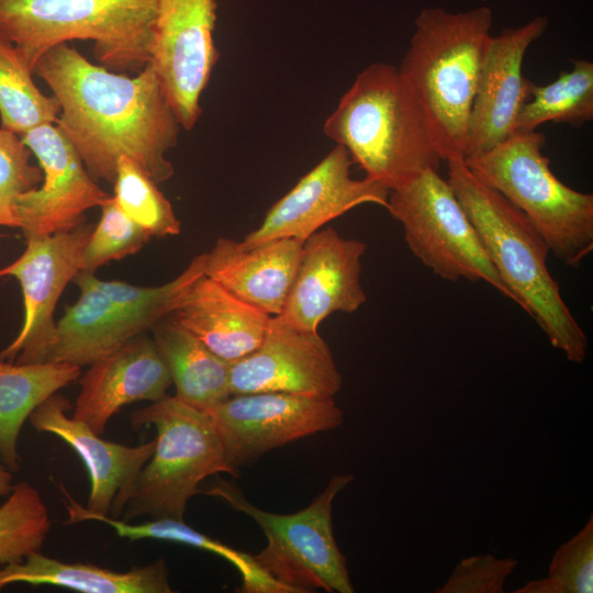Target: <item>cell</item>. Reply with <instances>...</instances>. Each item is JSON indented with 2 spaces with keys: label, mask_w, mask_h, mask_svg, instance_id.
Returning <instances> with one entry per match:
<instances>
[{
  "label": "cell",
  "mask_w": 593,
  "mask_h": 593,
  "mask_svg": "<svg viewBox=\"0 0 593 593\" xmlns=\"http://www.w3.org/2000/svg\"><path fill=\"white\" fill-rule=\"evenodd\" d=\"M89 366L80 378L71 416L100 435L122 407L158 401L172 384L153 338L144 333Z\"/></svg>",
  "instance_id": "ac0fdd59"
},
{
  "label": "cell",
  "mask_w": 593,
  "mask_h": 593,
  "mask_svg": "<svg viewBox=\"0 0 593 593\" xmlns=\"http://www.w3.org/2000/svg\"><path fill=\"white\" fill-rule=\"evenodd\" d=\"M51 518L40 492L27 482L13 484L0 505V564L22 562L41 551Z\"/></svg>",
  "instance_id": "f1b7e54d"
},
{
  "label": "cell",
  "mask_w": 593,
  "mask_h": 593,
  "mask_svg": "<svg viewBox=\"0 0 593 593\" xmlns=\"http://www.w3.org/2000/svg\"><path fill=\"white\" fill-rule=\"evenodd\" d=\"M205 412L228 465L236 470L270 450L335 429L344 422V411L334 398L284 392L233 394Z\"/></svg>",
  "instance_id": "30bf717a"
},
{
  "label": "cell",
  "mask_w": 593,
  "mask_h": 593,
  "mask_svg": "<svg viewBox=\"0 0 593 593\" xmlns=\"http://www.w3.org/2000/svg\"><path fill=\"white\" fill-rule=\"evenodd\" d=\"M353 480L351 473L334 475L310 505L292 514L271 513L255 506L236 484L221 478L200 493L223 500L258 524L267 545L254 559L289 593L317 589L353 593L346 557L337 546L332 522L334 499Z\"/></svg>",
  "instance_id": "ba28073f"
},
{
  "label": "cell",
  "mask_w": 593,
  "mask_h": 593,
  "mask_svg": "<svg viewBox=\"0 0 593 593\" xmlns=\"http://www.w3.org/2000/svg\"><path fill=\"white\" fill-rule=\"evenodd\" d=\"M134 429L154 426L155 449L135 478L114 497L109 516L132 522L183 521L188 501L214 474L238 477L231 467L208 412L165 395L130 415Z\"/></svg>",
  "instance_id": "5b68a950"
},
{
  "label": "cell",
  "mask_w": 593,
  "mask_h": 593,
  "mask_svg": "<svg viewBox=\"0 0 593 593\" xmlns=\"http://www.w3.org/2000/svg\"><path fill=\"white\" fill-rule=\"evenodd\" d=\"M593 516L553 553L548 577L532 580L514 593H592Z\"/></svg>",
  "instance_id": "4dcf8cb0"
},
{
  "label": "cell",
  "mask_w": 593,
  "mask_h": 593,
  "mask_svg": "<svg viewBox=\"0 0 593 593\" xmlns=\"http://www.w3.org/2000/svg\"><path fill=\"white\" fill-rule=\"evenodd\" d=\"M164 559L127 571L92 563L66 562L34 552L22 562L0 568V590L13 583L54 585L81 593H170Z\"/></svg>",
  "instance_id": "603a6c76"
},
{
  "label": "cell",
  "mask_w": 593,
  "mask_h": 593,
  "mask_svg": "<svg viewBox=\"0 0 593 593\" xmlns=\"http://www.w3.org/2000/svg\"><path fill=\"white\" fill-rule=\"evenodd\" d=\"M2 462H0V496H8L13 488V475Z\"/></svg>",
  "instance_id": "e575fe53"
},
{
  "label": "cell",
  "mask_w": 593,
  "mask_h": 593,
  "mask_svg": "<svg viewBox=\"0 0 593 593\" xmlns=\"http://www.w3.org/2000/svg\"><path fill=\"white\" fill-rule=\"evenodd\" d=\"M573 68L561 71L556 80L538 86L533 82L530 98L521 109L515 131H536L548 122L580 126L593 119V63L572 60Z\"/></svg>",
  "instance_id": "4316f807"
},
{
  "label": "cell",
  "mask_w": 593,
  "mask_h": 593,
  "mask_svg": "<svg viewBox=\"0 0 593 593\" xmlns=\"http://www.w3.org/2000/svg\"><path fill=\"white\" fill-rule=\"evenodd\" d=\"M366 243L342 237L326 227L303 242L283 310L278 317L305 332L335 312L353 313L366 301L361 258Z\"/></svg>",
  "instance_id": "2e32d148"
},
{
  "label": "cell",
  "mask_w": 593,
  "mask_h": 593,
  "mask_svg": "<svg viewBox=\"0 0 593 593\" xmlns=\"http://www.w3.org/2000/svg\"><path fill=\"white\" fill-rule=\"evenodd\" d=\"M401 223L412 254L448 281H483L512 300L483 242L438 170L428 169L389 193L385 208Z\"/></svg>",
  "instance_id": "9c48e42d"
},
{
  "label": "cell",
  "mask_w": 593,
  "mask_h": 593,
  "mask_svg": "<svg viewBox=\"0 0 593 593\" xmlns=\"http://www.w3.org/2000/svg\"><path fill=\"white\" fill-rule=\"evenodd\" d=\"M93 226L51 235L25 237L22 255L0 269V280L14 277L22 289L24 317L16 337L0 351V359L18 363L48 361L56 335L54 312L66 286L80 269L82 250Z\"/></svg>",
  "instance_id": "8fae6325"
},
{
  "label": "cell",
  "mask_w": 593,
  "mask_h": 593,
  "mask_svg": "<svg viewBox=\"0 0 593 593\" xmlns=\"http://www.w3.org/2000/svg\"><path fill=\"white\" fill-rule=\"evenodd\" d=\"M33 70L21 52L0 38L1 127L22 135L36 126L56 123L60 105L36 87Z\"/></svg>",
  "instance_id": "83f0119b"
},
{
  "label": "cell",
  "mask_w": 593,
  "mask_h": 593,
  "mask_svg": "<svg viewBox=\"0 0 593 593\" xmlns=\"http://www.w3.org/2000/svg\"><path fill=\"white\" fill-rule=\"evenodd\" d=\"M71 405L58 392L40 404L29 422L38 433H48L66 443L88 471L90 491L86 508L109 515L115 495L124 489L155 449V438L138 446L105 440L86 423L67 414Z\"/></svg>",
  "instance_id": "d6986e66"
},
{
  "label": "cell",
  "mask_w": 593,
  "mask_h": 593,
  "mask_svg": "<svg viewBox=\"0 0 593 593\" xmlns=\"http://www.w3.org/2000/svg\"><path fill=\"white\" fill-rule=\"evenodd\" d=\"M215 0H158L150 64L182 128H193L219 59Z\"/></svg>",
  "instance_id": "7c38bea8"
},
{
  "label": "cell",
  "mask_w": 593,
  "mask_h": 593,
  "mask_svg": "<svg viewBox=\"0 0 593 593\" xmlns=\"http://www.w3.org/2000/svg\"><path fill=\"white\" fill-rule=\"evenodd\" d=\"M80 372L81 367L68 362L13 363L0 359V460L9 470L20 468L18 440L32 412Z\"/></svg>",
  "instance_id": "d4e9b609"
},
{
  "label": "cell",
  "mask_w": 593,
  "mask_h": 593,
  "mask_svg": "<svg viewBox=\"0 0 593 593\" xmlns=\"http://www.w3.org/2000/svg\"><path fill=\"white\" fill-rule=\"evenodd\" d=\"M33 74L57 99L55 124L93 180L113 184L123 156L157 184L174 176L166 154L176 146L181 125L150 63L130 77L94 65L61 43L41 56Z\"/></svg>",
  "instance_id": "6da1fadb"
},
{
  "label": "cell",
  "mask_w": 593,
  "mask_h": 593,
  "mask_svg": "<svg viewBox=\"0 0 593 593\" xmlns=\"http://www.w3.org/2000/svg\"><path fill=\"white\" fill-rule=\"evenodd\" d=\"M303 242L278 238L251 247L220 237L204 253V275L270 316L281 314Z\"/></svg>",
  "instance_id": "ffe728a7"
},
{
  "label": "cell",
  "mask_w": 593,
  "mask_h": 593,
  "mask_svg": "<svg viewBox=\"0 0 593 593\" xmlns=\"http://www.w3.org/2000/svg\"><path fill=\"white\" fill-rule=\"evenodd\" d=\"M548 23L546 16H536L492 36L471 109L463 159L491 149L515 131L533 85L523 75L524 58Z\"/></svg>",
  "instance_id": "e0dca14e"
},
{
  "label": "cell",
  "mask_w": 593,
  "mask_h": 593,
  "mask_svg": "<svg viewBox=\"0 0 593 593\" xmlns=\"http://www.w3.org/2000/svg\"><path fill=\"white\" fill-rule=\"evenodd\" d=\"M493 25L480 5L449 12L425 8L399 71L416 96L435 147L445 161L462 158L467 131Z\"/></svg>",
  "instance_id": "277c9868"
},
{
  "label": "cell",
  "mask_w": 593,
  "mask_h": 593,
  "mask_svg": "<svg viewBox=\"0 0 593 593\" xmlns=\"http://www.w3.org/2000/svg\"><path fill=\"white\" fill-rule=\"evenodd\" d=\"M546 136L514 131L465 160L469 170L518 208L563 265L578 268L593 250V194L563 183L542 153Z\"/></svg>",
  "instance_id": "52a82bcc"
},
{
  "label": "cell",
  "mask_w": 593,
  "mask_h": 593,
  "mask_svg": "<svg viewBox=\"0 0 593 593\" xmlns=\"http://www.w3.org/2000/svg\"><path fill=\"white\" fill-rule=\"evenodd\" d=\"M101 216L82 250L79 271L92 272L136 254L152 237L118 205L113 195L101 206Z\"/></svg>",
  "instance_id": "1f68e13d"
},
{
  "label": "cell",
  "mask_w": 593,
  "mask_h": 593,
  "mask_svg": "<svg viewBox=\"0 0 593 593\" xmlns=\"http://www.w3.org/2000/svg\"><path fill=\"white\" fill-rule=\"evenodd\" d=\"M169 317L232 363L260 345L272 316L203 275Z\"/></svg>",
  "instance_id": "7402d4cb"
},
{
  "label": "cell",
  "mask_w": 593,
  "mask_h": 593,
  "mask_svg": "<svg viewBox=\"0 0 593 593\" xmlns=\"http://www.w3.org/2000/svg\"><path fill=\"white\" fill-rule=\"evenodd\" d=\"M43 172L40 187L23 193L16 204L24 237L70 231L85 222V213L101 206L112 194L89 175L63 131L47 123L21 135Z\"/></svg>",
  "instance_id": "5bb4252c"
},
{
  "label": "cell",
  "mask_w": 593,
  "mask_h": 593,
  "mask_svg": "<svg viewBox=\"0 0 593 593\" xmlns=\"http://www.w3.org/2000/svg\"><path fill=\"white\" fill-rule=\"evenodd\" d=\"M343 385L333 354L317 332L272 316L260 345L230 367L231 395L284 392L334 398Z\"/></svg>",
  "instance_id": "9a60e30c"
},
{
  "label": "cell",
  "mask_w": 593,
  "mask_h": 593,
  "mask_svg": "<svg viewBox=\"0 0 593 593\" xmlns=\"http://www.w3.org/2000/svg\"><path fill=\"white\" fill-rule=\"evenodd\" d=\"M94 279V273L86 271L74 277L80 295L56 323L48 361L89 366L148 329L135 315L116 305Z\"/></svg>",
  "instance_id": "44dd1931"
},
{
  "label": "cell",
  "mask_w": 593,
  "mask_h": 593,
  "mask_svg": "<svg viewBox=\"0 0 593 593\" xmlns=\"http://www.w3.org/2000/svg\"><path fill=\"white\" fill-rule=\"evenodd\" d=\"M518 566L512 557L480 553L462 559L436 593H503L510 574Z\"/></svg>",
  "instance_id": "836d02e7"
},
{
  "label": "cell",
  "mask_w": 593,
  "mask_h": 593,
  "mask_svg": "<svg viewBox=\"0 0 593 593\" xmlns=\"http://www.w3.org/2000/svg\"><path fill=\"white\" fill-rule=\"evenodd\" d=\"M153 340L169 370L175 396L209 411L231 395V363L170 317L152 327Z\"/></svg>",
  "instance_id": "cb8c5ba5"
},
{
  "label": "cell",
  "mask_w": 593,
  "mask_h": 593,
  "mask_svg": "<svg viewBox=\"0 0 593 593\" xmlns=\"http://www.w3.org/2000/svg\"><path fill=\"white\" fill-rule=\"evenodd\" d=\"M353 164L348 152L336 145L268 210L260 225L239 242L240 246L278 238L304 242L356 206L372 203L387 208L389 188L367 177L353 178Z\"/></svg>",
  "instance_id": "4fadbf2b"
},
{
  "label": "cell",
  "mask_w": 593,
  "mask_h": 593,
  "mask_svg": "<svg viewBox=\"0 0 593 593\" xmlns=\"http://www.w3.org/2000/svg\"><path fill=\"white\" fill-rule=\"evenodd\" d=\"M31 155L20 135L0 127V226L20 228L18 200L43 180Z\"/></svg>",
  "instance_id": "d6a6232c"
},
{
  "label": "cell",
  "mask_w": 593,
  "mask_h": 593,
  "mask_svg": "<svg viewBox=\"0 0 593 593\" xmlns=\"http://www.w3.org/2000/svg\"><path fill=\"white\" fill-rule=\"evenodd\" d=\"M448 182L478 231L512 301L539 325L556 349L582 363L588 337L551 276L550 249L528 217L493 188L479 180L462 158L446 161Z\"/></svg>",
  "instance_id": "7a4b0ae2"
},
{
  "label": "cell",
  "mask_w": 593,
  "mask_h": 593,
  "mask_svg": "<svg viewBox=\"0 0 593 593\" xmlns=\"http://www.w3.org/2000/svg\"><path fill=\"white\" fill-rule=\"evenodd\" d=\"M158 0H0V38L13 44L32 70L52 47L93 42L101 66L139 72L152 59Z\"/></svg>",
  "instance_id": "8992f818"
},
{
  "label": "cell",
  "mask_w": 593,
  "mask_h": 593,
  "mask_svg": "<svg viewBox=\"0 0 593 593\" xmlns=\"http://www.w3.org/2000/svg\"><path fill=\"white\" fill-rule=\"evenodd\" d=\"M61 502L67 512V524L93 521L108 525L122 538L135 541L156 539L179 542L220 556L232 563L242 575L239 592L244 593H289L288 590L266 574L257 564L254 556L230 547L193 527L184 521L149 519L144 523H132L109 515L96 514L76 501L68 490L60 484Z\"/></svg>",
  "instance_id": "484cf974"
},
{
  "label": "cell",
  "mask_w": 593,
  "mask_h": 593,
  "mask_svg": "<svg viewBox=\"0 0 593 593\" xmlns=\"http://www.w3.org/2000/svg\"><path fill=\"white\" fill-rule=\"evenodd\" d=\"M112 194L121 210L150 237L176 236L181 231L172 205L157 183L133 160L118 161Z\"/></svg>",
  "instance_id": "f546056e"
},
{
  "label": "cell",
  "mask_w": 593,
  "mask_h": 593,
  "mask_svg": "<svg viewBox=\"0 0 593 593\" xmlns=\"http://www.w3.org/2000/svg\"><path fill=\"white\" fill-rule=\"evenodd\" d=\"M323 131L365 177L390 191L428 169L438 170L443 161L416 96L390 64H371L359 72Z\"/></svg>",
  "instance_id": "3957f363"
}]
</instances>
